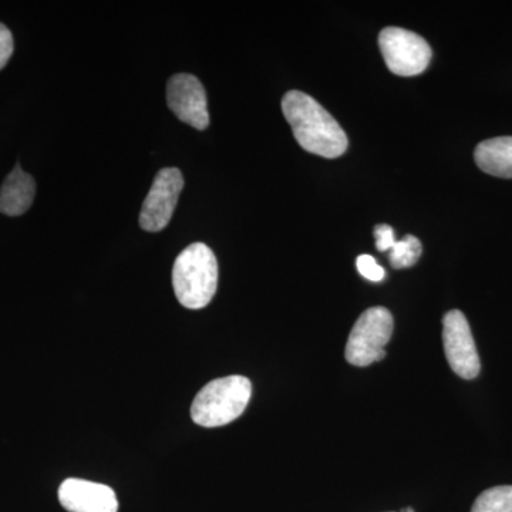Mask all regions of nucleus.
<instances>
[{
	"mask_svg": "<svg viewBox=\"0 0 512 512\" xmlns=\"http://www.w3.org/2000/svg\"><path fill=\"white\" fill-rule=\"evenodd\" d=\"M423 247L419 238L406 235L402 241H396L390 249V265L396 269L410 268L419 261Z\"/></svg>",
	"mask_w": 512,
	"mask_h": 512,
	"instance_id": "13",
	"label": "nucleus"
},
{
	"mask_svg": "<svg viewBox=\"0 0 512 512\" xmlns=\"http://www.w3.org/2000/svg\"><path fill=\"white\" fill-rule=\"evenodd\" d=\"M476 163L484 173L500 178H512V137H497L478 144Z\"/></svg>",
	"mask_w": 512,
	"mask_h": 512,
	"instance_id": "11",
	"label": "nucleus"
},
{
	"mask_svg": "<svg viewBox=\"0 0 512 512\" xmlns=\"http://www.w3.org/2000/svg\"><path fill=\"white\" fill-rule=\"evenodd\" d=\"M471 512H512V485H500L478 495Z\"/></svg>",
	"mask_w": 512,
	"mask_h": 512,
	"instance_id": "12",
	"label": "nucleus"
},
{
	"mask_svg": "<svg viewBox=\"0 0 512 512\" xmlns=\"http://www.w3.org/2000/svg\"><path fill=\"white\" fill-rule=\"evenodd\" d=\"M393 316L382 306L367 309L357 319L346 345V360L353 366L365 367L386 356L384 346L393 335Z\"/></svg>",
	"mask_w": 512,
	"mask_h": 512,
	"instance_id": "4",
	"label": "nucleus"
},
{
	"mask_svg": "<svg viewBox=\"0 0 512 512\" xmlns=\"http://www.w3.org/2000/svg\"><path fill=\"white\" fill-rule=\"evenodd\" d=\"M13 55V36L3 23H0V70L8 64Z\"/></svg>",
	"mask_w": 512,
	"mask_h": 512,
	"instance_id": "16",
	"label": "nucleus"
},
{
	"mask_svg": "<svg viewBox=\"0 0 512 512\" xmlns=\"http://www.w3.org/2000/svg\"><path fill=\"white\" fill-rule=\"evenodd\" d=\"M252 384L244 376L212 380L202 387L191 406V417L198 426L221 427L232 423L247 409Z\"/></svg>",
	"mask_w": 512,
	"mask_h": 512,
	"instance_id": "3",
	"label": "nucleus"
},
{
	"mask_svg": "<svg viewBox=\"0 0 512 512\" xmlns=\"http://www.w3.org/2000/svg\"><path fill=\"white\" fill-rule=\"evenodd\" d=\"M380 52L390 72L412 77L427 69L431 47L423 37L402 28H386L379 35Z\"/></svg>",
	"mask_w": 512,
	"mask_h": 512,
	"instance_id": "5",
	"label": "nucleus"
},
{
	"mask_svg": "<svg viewBox=\"0 0 512 512\" xmlns=\"http://www.w3.org/2000/svg\"><path fill=\"white\" fill-rule=\"evenodd\" d=\"M184 188V177L178 168H163L154 178L153 187L140 212V227L147 232H160L173 218L178 198Z\"/></svg>",
	"mask_w": 512,
	"mask_h": 512,
	"instance_id": "6",
	"label": "nucleus"
},
{
	"mask_svg": "<svg viewBox=\"0 0 512 512\" xmlns=\"http://www.w3.org/2000/svg\"><path fill=\"white\" fill-rule=\"evenodd\" d=\"M59 501L69 512H117L119 501L109 485L82 478H67L59 488Z\"/></svg>",
	"mask_w": 512,
	"mask_h": 512,
	"instance_id": "9",
	"label": "nucleus"
},
{
	"mask_svg": "<svg viewBox=\"0 0 512 512\" xmlns=\"http://www.w3.org/2000/svg\"><path fill=\"white\" fill-rule=\"evenodd\" d=\"M282 111L293 137L308 153L325 158H338L348 150L349 141L338 121L309 96L291 90L282 99Z\"/></svg>",
	"mask_w": 512,
	"mask_h": 512,
	"instance_id": "1",
	"label": "nucleus"
},
{
	"mask_svg": "<svg viewBox=\"0 0 512 512\" xmlns=\"http://www.w3.org/2000/svg\"><path fill=\"white\" fill-rule=\"evenodd\" d=\"M376 248L377 251L387 252L396 244L394 239V231L390 225L380 224L375 228Z\"/></svg>",
	"mask_w": 512,
	"mask_h": 512,
	"instance_id": "15",
	"label": "nucleus"
},
{
	"mask_svg": "<svg viewBox=\"0 0 512 512\" xmlns=\"http://www.w3.org/2000/svg\"><path fill=\"white\" fill-rule=\"evenodd\" d=\"M403 512H414L412 508H407V510H403Z\"/></svg>",
	"mask_w": 512,
	"mask_h": 512,
	"instance_id": "17",
	"label": "nucleus"
},
{
	"mask_svg": "<svg viewBox=\"0 0 512 512\" xmlns=\"http://www.w3.org/2000/svg\"><path fill=\"white\" fill-rule=\"evenodd\" d=\"M36 184L32 175L16 165L0 187V212L9 217L25 214L35 200Z\"/></svg>",
	"mask_w": 512,
	"mask_h": 512,
	"instance_id": "10",
	"label": "nucleus"
},
{
	"mask_svg": "<svg viewBox=\"0 0 512 512\" xmlns=\"http://www.w3.org/2000/svg\"><path fill=\"white\" fill-rule=\"evenodd\" d=\"M443 343L451 369L461 379L473 380L480 373V357L466 316L450 311L443 319Z\"/></svg>",
	"mask_w": 512,
	"mask_h": 512,
	"instance_id": "7",
	"label": "nucleus"
},
{
	"mask_svg": "<svg viewBox=\"0 0 512 512\" xmlns=\"http://www.w3.org/2000/svg\"><path fill=\"white\" fill-rule=\"evenodd\" d=\"M357 271L363 278L369 279L370 282L383 281L386 271L377 264L376 259L372 255H360L356 261Z\"/></svg>",
	"mask_w": 512,
	"mask_h": 512,
	"instance_id": "14",
	"label": "nucleus"
},
{
	"mask_svg": "<svg viewBox=\"0 0 512 512\" xmlns=\"http://www.w3.org/2000/svg\"><path fill=\"white\" fill-rule=\"evenodd\" d=\"M173 286L178 302L185 308H205L218 286V262L212 249L201 242L185 248L175 259Z\"/></svg>",
	"mask_w": 512,
	"mask_h": 512,
	"instance_id": "2",
	"label": "nucleus"
},
{
	"mask_svg": "<svg viewBox=\"0 0 512 512\" xmlns=\"http://www.w3.org/2000/svg\"><path fill=\"white\" fill-rule=\"evenodd\" d=\"M167 104L183 123L201 131L210 126L207 94L200 80L192 74H175L168 80Z\"/></svg>",
	"mask_w": 512,
	"mask_h": 512,
	"instance_id": "8",
	"label": "nucleus"
}]
</instances>
